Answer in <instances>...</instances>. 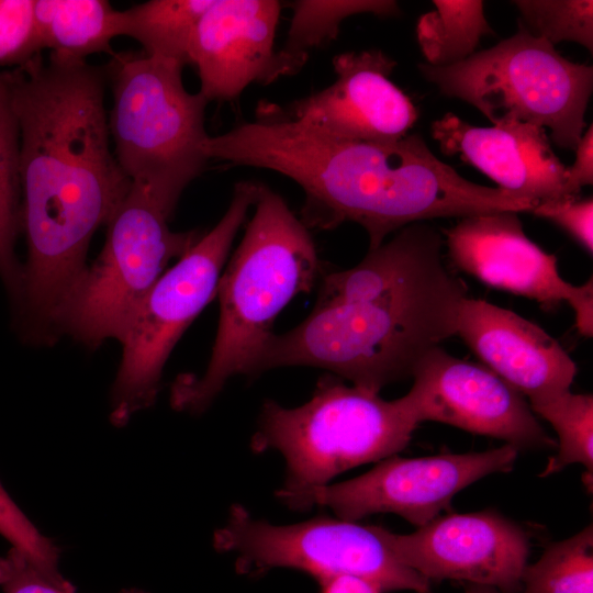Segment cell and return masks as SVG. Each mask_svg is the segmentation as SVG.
Here are the masks:
<instances>
[{
    "mask_svg": "<svg viewBox=\"0 0 593 593\" xmlns=\"http://www.w3.org/2000/svg\"><path fill=\"white\" fill-rule=\"evenodd\" d=\"M253 219L219 280L220 318L211 357L200 376L181 374L171 406L198 414L226 382L245 374L273 333L276 317L320 273L315 244L286 201L259 183Z\"/></svg>",
    "mask_w": 593,
    "mask_h": 593,
    "instance_id": "4",
    "label": "cell"
},
{
    "mask_svg": "<svg viewBox=\"0 0 593 593\" xmlns=\"http://www.w3.org/2000/svg\"><path fill=\"white\" fill-rule=\"evenodd\" d=\"M412 378L402 399L417 424H448L502 439L517 450L557 446L524 396L483 365L437 346L421 359Z\"/></svg>",
    "mask_w": 593,
    "mask_h": 593,
    "instance_id": "13",
    "label": "cell"
},
{
    "mask_svg": "<svg viewBox=\"0 0 593 593\" xmlns=\"http://www.w3.org/2000/svg\"><path fill=\"white\" fill-rule=\"evenodd\" d=\"M182 65L141 53H114L105 67L108 116L116 161L135 184L169 208L204 169L209 101L189 92Z\"/></svg>",
    "mask_w": 593,
    "mask_h": 593,
    "instance_id": "5",
    "label": "cell"
},
{
    "mask_svg": "<svg viewBox=\"0 0 593 593\" xmlns=\"http://www.w3.org/2000/svg\"><path fill=\"white\" fill-rule=\"evenodd\" d=\"M214 0H150L121 10V35L137 41L143 53L188 65L193 31Z\"/></svg>",
    "mask_w": 593,
    "mask_h": 593,
    "instance_id": "20",
    "label": "cell"
},
{
    "mask_svg": "<svg viewBox=\"0 0 593 593\" xmlns=\"http://www.w3.org/2000/svg\"><path fill=\"white\" fill-rule=\"evenodd\" d=\"M0 589L3 593H76L60 572L45 571L14 548L0 556ZM121 593L147 592L128 589Z\"/></svg>",
    "mask_w": 593,
    "mask_h": 593,
    "instance_id": "29",
    "label": "cell"
},
{
    "mask_svg": "<svg viewBox=\"0 0 593 593\" xmlns=\"http://www.w3.org/2000/svg\"><path fill=\"white\" fill-rule=\"evenodd\" d=\"M417 423L402 396L387 401L379 393L322 377L312 398L296 407L264 402L250 447L279 451L287 494L328 484L339 473L402 451Z\"/></svg>",
    "mask_w": 593,
    "mask_h": 593,
    "instance_id": "6",
    "label": "cell"
},
{
    "mask_svg": "<svg viewBox=\"0 0 593 593\" xmlns=\"http://www.w3.org/2000/svg\"><path fill=\"white\" fill-rule=\"evenodd\" d=\"M34 22L42 51L67 59L113 55L121 35V10L107 0H34Z\"/></svg>",
    "mask_w": 593,
    "mask_h": 593,
    "instance_id": "19",
    "label": "cell"
},
{
    "mask_svg": "<svg viewBox=\"0 0 593 593\" xmlns=\"http://www.w3.org/2000/svg\"><path fill=\"white\" fill-rule=\"evenodd\" d=\"M209 159L277 171L304 192L301 221L332 230L362 226L369 249L391 233L436 217L532 211L537 203L473 183L439 160L418 134L394 142L342 141L259 111L203 144Z\"/></svg>",
    "mask_w": 593,
    "mask_h": 593,
    "instance_id": "2",
    "label": "cell"
},
{
    "mask_svg": "<svg viewBox=\"0 0 593 593\" xmlns=\"http://www.w3.org/2000/svg\"><path fill=\"white\" fill-rule=\"evenodd\" d=\"M384 529L327 516L278 525L256 518L246 507L235 504L215 532L213 544L220 552L232 553L236 569L245 574L288 568L317 582L350 575L374 584L383 593H430L429 581L395 558Z\"/></svg>",
    "mask_w": 593,
    "mask_h": 593,
    "instance_id": "10",
    "label": "cell"
},
{
    "mask_svg": "<svg viewBox=\"0 0 593 593\" xmlns=\"http://www.w3.org/2000/svg\"><path fill=\"white\" fill-rule=\"evenodd\" d=\"M557 433V452L541 472L548 477L574 463L593 472V395L571 391L529 404Z\"/></svg>",
    "mask_w": 593,
    "mask_h": 593,
    "instance_id": "24",
    "label": "cell"
},
{
    "mask_svg": "<svg viewBox=\"0 0 593 593\" xmlns=\"http://www.w3.org/2000/svg\"><path fill=\"white\" fill-rule=\"evenodd\" d=\"M258 189L259 182H237L222 219L160 276L135 310L121 340L122 359L111 389L113 425H126L155 403L171 350L216 296L233 240Z\"/></svg>",
    "mask_w": 593,
    "mask_h": 593,
    "instance_id": "8",
    "label": "cell"
},
{
    "mask_svg": "<svg viewBox=\"0 0 593 593\" xmlns=\"http://www.w3.org/2000/svg\"><path fill=\"white\" fill-rule=\"evenodd\" d=\"M0 535L11 544V548L22 552L40 568L48 572H59V548L36 528L1 483Z\"/></svg>",
    "mask_w": 593,
    "mask_h": 593,
    "instance_id": "28",
    "label": "cell"
},
{
    "mask_svg": "<svg viewBox=\"0 0 593 593\" xmlns=\"http://www.w3.org/2000/svg\"><path fill=\"white\" fill-rule=\"evenodd\" d=\"M281 3L276 0H214L199 20L188 64L210 101H232L250 83L282 77L276 30Z\"/></svg>",
    "mask_w": 593,
    "mask_h": 593,
    "instance_id": "16",
    "label": "cell"
},
{
    "mask_svg": "<svg viewBox=\"0 0 593 593\" xmlns=\"http://www.w3.org/2000/svg\"><path fill=\"white\" fill-rule=\"evenodd\" d=\"M318 584L321 593H383L374 584L350 575L331 578Z\"/></svg>",
    "mask_w": 593,
    "mask_h": 593,
    "instance_id": "32",
    "label": "cell"
},
{
    "mask_svg": "<svg viewBox=\"0 0 593 593\" xmlns=\"http://www.w3.org/2000/svg\"><path fill=\"white\" fill-rule=\"evenodd\" d=\"M435 10L416 25L417 42L427 64L447 67L474 54L482 36L494 34L481 0H435Z\"/></svg>",
    "mask_w": 593,
    "mask_h": 593,
    "instance_id": "22",
    "label": "cell"
},
{
    "mask_svg": "<svg viewBox=\"0 0 593 593\" xmlns=\"http://www.w3.org/2000/svg\"><path fill=\"white\" fill-rule=\"evenodd\" d=\"M42 52L34 0H0V67L25 66Z\"/></svg>",
    "mask_w": 593,
    "mask_h": 593,
    "instance_id": "27",
    "label": "cell"
},
{
    "mask_svg": "<svg viewBox=\"0 0 593 593\" xmlns=\"http://www.w3.org/2000/svg\"><path fill=\"white\" fill-rule=\"evenodd\" d=\"M396 61L380 49L336 55V80L288 104L260 109L316 134L342 141L394 142L418 118L412 100L391 80Z\"/></svg>",
    "mask_w": 593,
    "mask_h": 593,
    "instance_id": "15",
    "label": "cell"
},
{
    "mask_svg": "<svg viewBox=\"0 0 593 593\" xmlns=\"http://www.w3.org/2000/svg\"><path fill=\"white\" fill-rule=\"evenodd\" d=\"M518 450L505 444L480 452L419 458L388 457L354 479L277 497L289 508H331L337 517L358 521L394 513L417 528L450 510L462 489L492 473L510 471Z\"/></svg>",
    "mask_w": 593,
    "mask_h": 593,
    "instance_id": "11",
    "label": "cell"
},
{
    "mask_svg": "<svg viewBox=\"0 0 593 593\" xmlns=\"http://www.w3.org/2000/svg\"><path fill=\"white\" fill-rule=\"evenodd\" d=\"M456 334L528 404L570 391L577 374L572 358L545 329L515 312L466 296Z\"/></svg>",
    "mask_w": 593,
    "mask_h": 593,
    "instance_id": "17",
    "label": "cell"
},
{
    "mask_svg": "<svg viewBox=\"0 0 593 593\" xmlns=\"http://www.w3.org/2000/svg\"><path fill=\"white\" fill-rule=\"evenodd\" d=\"M174 209L148 191L131 184L107 224L105 242L97 259L61 307L56 331L97 348L107 339L121 343L135 310L167 270L201 237L174 232Z\"/></svg>",
    "mask_w": 593,
    "mask_h": 593,
    "instance_id": "9",
    "label": "cell"
},
{
    "mask_svg": "<svg viewBox=\"0 0 593 593\" xmlns=\"http://www.w3.org/2000/svg\"><path fill=\"white\" fill-rule=\"evenodd\" d=\"M395 558L429 580H457L521 592L526 532L494 511L439 515L411 534L384 529Z\"/></svg>",
    "mask_w": 593,
    "mask_h": 593,
    "instance_id": "14",
    "label": "cell"
},
{
    "mask_svg": "<svg viewBox=\"0 0 593 593\" xmlns=\"http://www.w3.org/2000/svg\"><path fill=\"white\" fill-rule=\"evenodd\" d=\"M521 593H593V527L551 544L522 575Z\"/></svg>",
    "mask_w": 593,
    "mask_h": 593,
    "instance_id": "25",
    "label": "cell"
},
{
    "mask_svg": "<svg viewBox=\"0 0 593 593\" xmlns=\"http://www.w3.org/2000/svg\"><path fill=\"white\" fill-rule=\"evenodd\" d=\"M430 131L443 154L459 156L506 192L537 204L568 198L567 168L542 127L517 121L481 127L446 113Z\"/></svg>",
    "mask_w": 593,
    "mask_h": 593,
    "instance_id": "18",
    "label": "cell"
},
{
    "mask_svg": "<svg viewBox=\"0 0 593 593\" xmlns=\"http://www.w3.org/2000/svg\"><path fill=\"white\" fill-rule=\"evenodd\" d=\"M21 202L19 126L0 78V277L11 303L18 298L22 277V265L15 255Z\"/></svg>",
    "mask_w": 593,
    "mask_h": 593,
    "instance_id": "23",
    "label": "cell"
},
{
    "mask_svg": "<svg viewBox=\"0 0 593 593\" xmlns=\"http://www.w3.org/2000/svg\"><path fill=\"white\" fill-rule=\"evenodd\" d=\"M292 16L283 47L278 57L283 76L298 72L309 53L336 38L348 16L371 13L381 16L400 14L392 0H298L289 4Z\"/></svg>",
    "mask_w": 593,
    "mask_h": 593,
    "instance_id": "21",
    "label": "cell"
},
{
    "mask_svg": "<svg viewBox=\"0 0 593 593\" xmlns=\"http://www.w3.org/2000/svg\"><path fill=\"white\" fill-rule=\"evenodd\" d=\"M0 78L19 126L27 247L13 322L24 342L51 345L59 312L88 268L90 240L132 182L110 146L105 68L40 54Z\"/></svg>",
    "mask_w": 593,
    "mask_h": 593,
    "instance_id": "1",
    "label": "cell"
},
{
    "mask_svg": "<svg viewBox=\"0 0 593 593\" xmlns=\"http://www.w3.org/2000/svg\"><path fill=\"white\" fill-rule=\"evenodd\" d=\"M467 287L439 255L322 279L311 314L272 334L247 376L292 366L322 368L379 393L412 373L421 359L456 335Z\"/></svg>",
    "mask_w": 593,
    "mask_h": 593,
    "instance_id": "3",
    "label": "cell"
},
{
    "mask_svg": "<svg viewBox=\"0 0 593 593\" xmlns=\"http://www.w3.org/2000/svg\"><path fill=\"white\" fill-rule=\"evenodd\" d=\"M465 593H500L496 589L485 585L468 584Z\"/></svg>",
    "mask_w": 593,
    "mask_h": 593,
    "instance_id": "33",
    "label": "cell"
},
{
    "mask_svg": "<svg viewBox=\"0 0 593 593\" xmlns=\"http://www.w3.org/2000/svg\"><path fill=\"white\" fill-rule=\"evenodd\" d=\"M519 21L534 36L552 45L562 41L581 44L593 51V1L516 0Z\"/></svg>",
    "mask_w": 593,
    "mask_h": 593,
    "instance_id": "26",
    "label": "cell"
},
{
    "mask_svg": "<svg viewBox=\"0 0 593 593\" xmlns=\"http://www.w3.org/2000/svg\"><path fill=\"white\" fill-rule=\"evenodd\" d=\"M532 212L566 231L588 253L593 250V200L592 198H564L538 203Z\"/></svg>",
    "mask_w": 593,
    "mask_h": 593,
    "instance_id": "30",
    "label": "cell"
},
{
    "mask_svg": "<svg viewBox=\"0 0 593 593\" xmlns=\"http://www.w3.org/2000/svg\"><path fill=\"white\" fill-rule=\"evenodd\" d=\"M451 264L485 286L536 301L544 310L567 302L578 331L593 334V280L581 286L566 281L557 258L529 239L517 212L462 217L444 230Z\"/></svg>",
    "mask_w": 593,
    "mask_h": 593,
    "instance_id": "12",
    "label": "cell"
},
{
    "mask_svg": "<svg viewBox=\"0 0 593 593\" xmlns=\"http://www.w3.org/2000/svg\"><path fill=\"white\" fill-rule=\"evenodd\" d=\"M564 193L578 198L582 187L593 183V126L588 127L577 148L575 160L566 171Z\"/></svg>",
    "mask_w": 593,
    "mask_h": 593,
    "instance_id": "31",
    "label": "cell"
},
{
    "mask_svg": "<svg viewBox=\"0 0 593 593\" xmlns=\"http://www.w3.org/2000/svg\"><path fill=\"white\" fill-rule=\"evenodd\" d=\"M418 69L441 93L472 104L493 124L548 127L557 146L572 150L583 135L593 68L564 58L521 22L513 36L461 63H423Z\"/></svg>",
    "mask_w": 593,
    "mask_h": 593,
    "instance_id": "7",
    "label": "cell"
}]
</instances>
